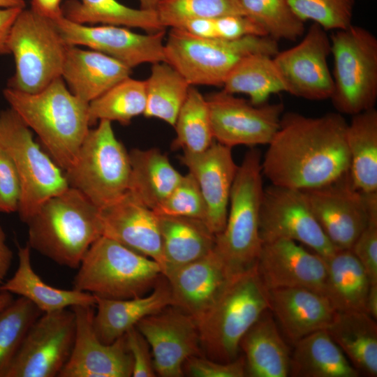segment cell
I'll list each match as a JSON object with an SVG mask.
<instances>
[{"mask_svg":"<svg viewBox=\"0 0 377 377\" xmlns=\"http://www.w3.org/2000/svg\"><path fill=\"white\" fill-rule=\"evenodd\" d=\"M348 123L340 113L309 117L283 114L261 161L271 184L305 190L327 184L349 172Z\"/></svg>","mask_w":377,"mask_h":377,"instance_id":"obj_1","label":"cell"},{"mask_svg":"<svg viewBox=\"0 0 377 377\" xmlns=\"http://www.w3.org/2000/svg\"><path fill=\"white\" fill-rule=\"evenodd\" d=\"M3 94L58 166L64 172L69 168L89 130V103L75 96L61 77L36 93L8 87Z\"/></svg>","mask_w":377,"mask_h":377,"instance_id":"obj_2","label":"cell"},{"mask_svg":"<svg viewBox=\"0 0 377 377\" xmlns=\"http://www.w3.org/2000/svg\"><path fill=\"white\" fill-rule=\"evenodd\" d=\"M24 223L31 249L71 269L102 236L100 209L71 187L47 199Z\"/></svg>","mask_w":377,"mask_h":377,"instance_id":"obj_3","label":"cell"},{"mask_svg":"<svg viewBox=\"0 0 377 377\" xmlns=\"http://www.w3.org/2000/svg\"><path fill=\"white\" fill-rule=\"evenodd\" d=\"M267 309L269 291L257 265L233 275L211 306L194 318L201 348L211 360L233 361L243 336Z\"/></svg>","mask_w":377,"mask_h":377,"instance_id":"obj_4","label":"cell"},{"mask_svg":"<svg viewBox=\"0 0 377 377\" xmlns=\"http://www.w3.org/2000/svg\"><path fill=\"white\" fill-rule=\"evenodd\" d=\"M261 154L251 149L237 171L225 228L216 235L214 249L232 275L257 265L263 242L259 232L264 191Z\"/></svg>","mask_w":377,"mask_h":377,"instance_id":"obj_5","label":"cell"},{"mask_svg":"<svg viewBox=\"0 0 377 377\" xmlns=\"http://www.w3.org/2000/svg\"><path fill=\"white\" fill-rule=\"evenodd\" d=\"M277 40L267 36L238 39L201 38L180 28H170L164 43L165 61L191 85L223 86L229 73L244 57L279 52Z\"/></svg>","mask_w":377,"mask_h":377,"instance_id":"obj_6","label":"cell"},{"mask_svg":"<svg viewBox=\"0 0 377 377\" xmlns=\"http://www.w3.org/2000/svg\"><path fill=\"white\" fill-rule=\"evenodd\" d=\"M161 275L155 260L102 235L81 260L73 288L102 298L130 299L145 295Z\"/></svg>","mask_w":377,"mask_h":377,"instance_id":"obj_7","label":"cell"},{"mask_svg":"<svg viewBox=\"0 0 377 377\" xmlns=\"http://www.w3.org/2000/svg\"><path fill=\"white\" fill-rule=\"evenodd\" d=\"M111 121L101 120L89 130L71 166L64 171L69 187L99 209L128 191L129 153L117 138Z\"/></svg>","mask_w":377,"mask_h":377,"instance_id":"obj_8","label":"cell"},{"mask_svg":"<svg viewBox=\"0 0 377 377\" xmlns=\"http://www.w3.org/2000/svg\"><path fill=\"white\" fill-rule=\"evenodd\" d=\"M67 45L51 19L23 8L9 34L8 48L15 72L8 87L27 93L38 92L61 77Z\"/></svg>","mask_w":377,"mask_h":377,"instance_id":"obj_9","label":"cell"},{"mask_svg":"<svg viewBox=\"0 0 377 377\" xmlns=\"http://www.w3.org/2000/svg\"><path fill=\"white\" fill-rule=\"evenodd\" d=\"M334 107L354 115L374 108L377 99V38L351 24L330 36Z\"/></svg>","mask_w":377,"mask_h":377,"instance_id":"obj_10","label":"cell"},{"mask_svg":"<svg viewBox=\"0 0 377 377\" xmlns=\"http://www.w3.org/2000/svg\"><path fill=\"white\" fill-rule=\"evenodd\" d=\"M0 147L11 158L20 178L17 213L25 223L47 199L69 186L64 170L40 148L32 131L10 108L0 112Z\"/></svg>","mask_w":377,"mask_h":377,"instance_id":"obj_11","label":"cell"},{"mask_svg":"<svg viewBox=\"0 0 377 377\" xmlns=\"http://www.w3.org/2000/svg\"><path fill=\"white\" fill-rule=\"evenodd\" d=\"M259 232L263 244L292 240L310 247L324 259L338 250L324 234L300 189L274 184L264 188Z\"/></svg>","mask_w":377,"mask_h":377,"instance_id":"obj_12","label":"cell"},{"mask_svg":"<svg viewBox=\"0 0 377 377\" xmlns=\"http://www.w3.org/2000/svg\"><path fill=\"white\" fill-rule=\"evenodd\" d=\"M75 332L71 308L43 313L29 329L6 377L58 376L71 355Z\"/></svg>","mask_w":377,"mask_h":377,"instance_id":"obj_13","label":"cell"},{"mask_svg":"<svg viewBox=\"0 0 377 377\" xmlns=\"http://www.w3.org/2000/svg\"><path fill=\"white\" fill-rule=\"evenodd\" d=\"M302 191L333 246L351 249L369 221L368 193L355 187L350 172L327 184Z\"/></svg>","mask_w":377,"mask_h":377,"instance_id":"obj_14","label":"cell"},{"mask_svg":"<svg viewBox=\"0 0 377 377\" xmlns=\"http://www.w3.org/2000/svg\"><path fill=\"white\" fill-rule=\"evenodd\" d=\"M206 98L214 138L229 147L268 145L280 127L281 103L254 105L223 90Z\"/></svg>","mask_w":377,"mask_h":377,"instance_id":"obj_15","label":"cell"},{"mask_svg":"<svg viewBox=\"0 0 377 377\" xmlns=\"http://www.w3.org/2000/svg\"><path fill=\"white\" fill-rule=\"evenodd\" d=\"M330 54V38L316 23L298 44L279 51L273 59L285 83L286 92L312 101L330 98L333 91L327 64Z\"/></svg>","mask_w":377,"mask_h":377,"instance_id":"obj_16","label":"cell"},{"mask_svg":"<svg viewBox=\"0 0 377 377\" xmlns=\"http://www.w3.org/2000/svg\"><path fill=\"white\" fill-rule=\"evenodd\" d=\"M52 20L67 45L87 46L131 68L144 63L165 61V30L141 34L121 26L77 24L64 15Z\"/></svg>","mask_w":377,"mask_h":377,"instance_id":"obj_17","label":"cell"},{"mask_svg":"<svg viewBox=\"0 0 377 377\" xmlns=\"http://www.w3.org/2000/svg\"><path fill=\"white\" fill-rule=\"evenodd\" d=\"M135 327L150 346L154 368L160 376H183L186 361L200 355L194 318L175 306L145 317Z\"/></svg>","mask_w":377,"mask_h":377,"instance_id":"obj_18","label":"cell"},{"mask_svg":"<svg viewBox=\"0 0 377 377\" xmlns=\"http://www.w3.org/2000/svg\"><path fill=\"white\" fill-rule=\"evenodd\" d=\"M95 306L71 307L75 332L71 355L59 377H129L133 361L123 335L107 344L98 337L94 326Z\"/></svg>","mask_w":377,"mask_h":377,"instance_id":"obj_19","label":"cell"},{"mask_svg":"<svg viewBox=\"0 0 377 377\" xmlns=\"http://www.w3.org/2000/svg\"><path fill=\"white\" fill-rule=\"evenodd\" d=\"M259 275L269 290L303 288L324 295L325 260L288 239L263 243L257 262Z\"/></svg>","mask_w":377,"mask_h":377,"instance_id":"obj_20","label":"cell"},{"mask_svg":"<svg viewBox=\"0 0 377 377\" xmlns=\"http://www.w3.org/2000/svg\"><path fill=\"white\" fill-rule=\"evenodd\" d=\"M200 188L206 206L205 223L214 234L225 228L230 191L238 165L231 147L214 141L200 153L184 151L180 158Z\"/></svg>","mask_w":377,"mask_h":377,"instance_id":"obj_21","label":"cell"},{"mask_svg":"<svg viewBox=\"0 0 377 377\" xmlns=\"http://www.w3.org/2000/svg\"><path fill=\"white\" fill-rule=\"evenodd\" d=\"M102 235L149 257L165 269L157 214L129 191L100 209Z\"/></svg>","mask_w":377,"mask_h":377,"instance_id":"obj_22","label":"cell"},{"mask_svg":"<svg viewBox=\"0 0 377 377\" xmlns=\"http://www.w3.org/2000/svg\"><path fill=\"white\" fill-rule=\"evenodd\" d=\"M231 274L214 249L205 256L169 272L168 282L173 305L197 317L220 295Z\"/></svg>","mask_w":377,"mask_h":377,"instance_id":"obj_23","label":"cell"},{"mask_svg":"<svg viewBox=\"0 0 377 377\" xmlns=\"http://www.w3.org/2000/svg\"><path fill=\"white\" fill-rule=\"evenodd\" d=\"M270 311L294 345L316 331L326 330L337 311L323 295L303 288L269 290Z\"/></svg>","mask_w":377,"mask_h":377,"instance_id":"obj_24","label":"cell"},{"mask_svg":"<svg viewBox=\"0 0 377 377\" xmlns=\"http://www.w3.org/2000/svg\"><path fill=\"white\" fill-rule=\"evenodd\" d=\"M131 69L98 51L68 45L61 77L75 96L89 103L130 77Z\"/></svg>","mask_w":377,"mask_h":377,"instance_id":"obj_25","label":"cell"},{"mask_svg":"<svg viewBox=\"0 0 377 377\" xmlns=\"http://www.w3.org/2000/svg\"><path fill=\"white\" fill-rule=\"evenodd\" d=\"M96 297V296H95ZM173 305L168 282H158L148 295L125 300L96 297L94 326L99 339L107 344L122 337L148 316Z\"/></svg>","mask_w":377,"mask_h":377,"instance_id":"obj_26","label":"cell"},{"mask_svg":"<svg viewBox=\"0 0 377 377\" xmlns=\"http://www.w3.org/2000/svg\"><path fill=\"white\" fill-rule=\"evenodd\" d=\"M239 348L245 354L246 374L251 377L289 376L290 353L270 309L245 333Z\"/></svg>","mask_w":377,"mask_h":377,"instance_id":"obj_27","label":"cell"},{"mask_svg":"<svg viewBox=\"0 0 377 377\" xmlns=\"http://www.w3.org/2000/svg\"><path fill=\"white\" fill-rule=\"evenodd\" d=\"M18 265L13 276L0 286L4 291L22 297L34 304L42 313L71 308L77 305L95 306L91 293L73 288L64 290L50 286L35 272L31 249L17 245Z\"/></svg>","mask_w":377,"mask_h":377,"instance_id":"obj_28","label":"cell"},{"mask_svg":"<svg viewBox=\"0 0 377 377\" xmlns=\"http://www.w3.org/2000/svg\"><path fill=\"white\" fill-rule=\"evenodd\" d=\"M157 216L165 261L164 276L214 249L216 235L203 221L186 216Z\"/></svg>","mask_w":377,"mask_h":377,"instance_id":"obj_29","label":"cell"},{"mask_svg":"<svg viewBox=\"0 0 377 377\" xmlns=\"http://www.w3.org/2000/svg\"><path fill=\"white\" fill-rule=\"evenodd\" d=\"M128 153V191L154 211L177 186L183 175L158 149H133Z\"/></svg>","mask_w":377,"mask_h":377,"instance_id":"obj_30","label":"cell"},{"mask_svg":"<svg viewBox=\"0 0 377 377\" xmlns=\"http://www.w3.org/2000/svg\"><path fill=\"white\" fill-rule=\"evenodd\" d=\"M376 320L363 311L337 312L326 329L351 364L372 377L377 376Z\"/></svg>","mask_w":377,"mask_h":377,"instance_id":"obj_31","label":"cell"},{"mask_svg":"<svg viewBox=\"0 0 377 377\" xmlns=\"http://www.w3.org/2000/svg\"><path fill=\"white\" fill-rule=\"evenodd\" d=\"M289 376L293 377H357L351 364L326 330L316 331L294 344Z\"/></svg>","mask_w":377,"mask_h":377,"instance_id":"obj_32","label":"cell"},{"mask_svg":"<svg viewBox=\"0 0 377 377\" xmlns=\"http://www.w3.org/2000/svg\"><path fill=\"white\" fill-rule=\"evenodd\" d=\"M325 260L327 279L324 295L334 309L337 312H365V301L371 283L352 251L337 250Z\"/></svg>","mask_w":377,"mask_h":377,"instance_id":"obj_33","label":"cell"},{"mask_svg":"<svg viewBox=\"0 0 377 377\" xmlns=\"http://www.w3.org/2000/svg\"><path fill=\"white\" fill-rule=\"evenodd\" d=\"M352 116L346 129L350 175L359 190L377 192V110L372 108Z\"/></svg>","mask_w":377,"mask_h":377,"instance_id":"obj_34","label":"cell"},{"mask_svg":"<svg viewBox=\"0 0 377 377\" xmlns=\"http://www.w3.org/2000/svg\"><path fill=\"white\" fill-rule=\"evenodd\" d=\"M63 15L81 24H102L144 29L147 33L165 30L156 10L136 9L117 0H68Z\"/></svg>","mask_w":377,"mask_h":377,"instance_id":"obj_35","label":"cell"},{"mask_svg":"<svg viewBox=\"0 0 377 377\" xmlns=\"http://www.w3.org/2000/svg\"><path fill=\"white\" fill-rule=\"evenodd\" d=\"M222 87L227 93L247 95L254 105L265 104L272 94L286 91L273 57L261 53L242 59L229 73Z\"/></svg>","mask_w":377,"mask_h":377,"instance_id":"obj_36","label":"cell"},{"mask_svg":"<svg viewBox=\"0 0 377 377\" xmlns=\"http://www.w3.org/2000/svg\"><path fill=\"white\" fill-rule=\"evenodd\" d=\"M151 64L150 75L145 80L146 106L143 114L174 126L191 85L168 62Z\"/></svg>","mask_w":377,"mask_h":377,"instance_id":"obj_37","label":"cell"},{"mask_svg":"<svg viewBox=\"0 0 377 377\" xmlns=\"http://www.w3.org/2000/svg\"><path fill=\"white\" fill-rule=\"evenodd\" d=\"M145 106L146 81L128 77L89 103V124L107 120L126 125L143 114Z\"/></svg>","mask_w":377,"mask_h":377,"instance_id":"obj_38","label":"cell"},{"mask_svg":"<svg viewBox=\"0 0 377 377\" xmlns=\"http://www.w3.org/2000/svg\"><path fill=\"white\" fill-rule=\"evenodd\" d=\"M176 137L172 147L189 153H200L214 141L208 102L191 86L175 120Z\"/></svg>","mask_w":377,"mask_h":377,"instance_id":"obj_39","label":"cell"},{"mask_svg":"<svg viewBox=\"0 0 377 377\" xmlns=\"http://www.w3.org/2000/svg\"><path fill=\"white\" fill-rule=\"evenodd\" d=\"M42 313L22 297L0 311V377H6L29 329Z\"/></svg>","mask_w":377,"mask_h":377,"instance_id":"obj_40","label":"cell"},{"mask_svg":"<svg viewBox=\"0 0 377 377\" xmlns=\"http://www.w3.org/2000/svg\"><path fill=\"white\" fill-rule=\"evenodd\" d=\"M246 16L276 40H295L304 32V22L293 12L287 0H240Z\"/></svg>","mask_w":377,"mask_h":377,"instance_id":"obj_41","label":"cell"},{"mask_svg":"<svg viewBox=\"0 0 377 377\" xmlns=\"http://www.w3.org/2000/svg\"><path fill=\"white\" fill-rule=\"evenodd\" d=\"M156 11L165 28H178L195 18L246 15L240 0H161Z\"/></svg>","mask_w":377,"mask_h":377,"instance_id":"obj_42","label":"cell"},{"mask_svg":"<svg viewBox=\"0 0 377 377\" xmlns=\"http://www.w3.org/2000/svg\"><path fill=\"white\" fill-rule=\"evenodd\" d=\"M303 22L311 20L326 31L345 29L352 24L355 0H287Z\"/></svg>","mask_w":377,"mask_h":377,"instance_id":"obj_43","label":"cell"},{"mask_svg":"<svg viewBox=\"0 0 377 377\" xmlns=\"http://www.w3.org/2000/svg\"><path fill=\"white\" fill-rule=\"evenodd\" d=\"M154 212L158 215L191 217L205 222V203L193 175L189 172L183 175L177 186Z\"/></svg>","mask_w":377,"mask_h":377,"instance_id":"obj_44","label":"cell"},{"mask_svg":"<svg viewBox=\"0 0 377 377\" xmlns=\"http://www.w3.org/2000/svg\"><path fill=\"white\" fill-rule=\"evenodd\" d=\"M369 221L351 251L364 267L371 284H377V192L369 193Z\"/></svg>","mask_w":377,"mask_h":377,"instance_id":"obj_45","label":"cell"},{"mask_svg":"<svg viewBox=\"0 0 377 377\" xmlns=\"http://www.w3.org/2000/svg\"><path fill=\"white\" fill-rule=\"evenodd\" d=\"M185 371L194 377H243L246 376L244 357L229 362H221L200 355L188 358L184 364Z\"/></svg>","mask_w":377,"mask_h":377,"instance_id":"obj_46","label":"cell"},{"mask_svg":"<svg viewBox=\"0 0 377 377\" xmlns=\"http://www.w3.org/2000/svg\"><path fill=\"white\" fill-rule=\"evenodd\" d=\"M21 197L20 178L9 155L0 147V212H17Z\"/></svg>","mask_w":377,"mask_h":377,"instance_id":"obj_47","label":"cell"},{"mask_svg":"<svg viewBox=\"0 0 377 377\" xmlns=\"http://www.w3.org/2000/svg\"><path fill=\"white\" fill-rule=\"evenodd\" d=\"M124 337L133 361L132 376H156L150 346L143 335L135 326L129 329Z\"/></svg>","mask_w":377,"mask_h":377,"instance_id":"obj_48","label":"cell"},{"mask_svg":"<svg viewBox=\"0 0 377 377\" xmlns=\"http://www.w3.org/2000/svg\"><path fill=\"white\" fill-rule=\"evenodd\" d=\"M216 37L227 40L247 36H267L264 30L246 15H228L214 19Z\"/></svg>","mask_w":377,"mask_h":377,"instance_id":"obj_49","label":"cell"},{"mask_svg":"<svg viewBox=\"0 0 377 377\" xmlns=\"http://www.w3.org/2000/svg\"><path fill=\"white\" fill-rule=\"evenodd\" d=\"M23 8H0V54H10L8 48V40L11 27Z\"/></svg>","mask_w":377,"mask_h":377,"instance_id":"obj_50","label":"cell"},{"mask_svg":"<svg viewBox=\"0 0 377 377\" xmlns=\"http://www.w3.org/2000/svg\"><path fill=\"white\" fill-rule=\"evenodd\" d=\"M215 18H195L185 22L180 27L188 33L201 38H217Z\"/></svg>","mask_w":377,"mask_h":377,"instance_id":"obj_51","label":"cell"},{"mask_svg":"<svg viewBox=\"0 0 377 377\" xmlns=\"http://www.w3.org/2000/svg\"><path fill=\"white\" fill-rule=\"evenodd\" d=\"M61 0H32L31 8L40 15L51 20L63 16Z\"/></svg>","mask_w":377,"mask_h":377,"instance_id":"obj_52","label":"cell"},{"mask_svg":"<svg viewBox=\"0 0 377 377\" xmlns=\"http://www.w3.org/2000/svg\"><path fill=\"white\" fill-rule=\"evenodd\" d=\"M13 260V251L6 242V234L0 225V286L10 270Z\"/></svg>","mask_w":377,"mask_h":377,"instance_id":"obj_53","label":"cell"},{"mask_svg":"<svg viewBox=\"0 0 377 377\" xmlns=\"http://www.w3.org/2000/svg\"><path fill=\"white\" fill-rule=\"evenodd\" d=\"M365 312L374 319H377V284H371L366 301Z\"/></svg>","mask_w":377,"mask_h":377,"instance_id":"obj_54","label":"cell"},{"mask_svg":"<svg viewBox=\"0 0 377 377\" xmlns=\"http://www.w3.org/2000/svg\"><path fill=\"white\" fill-rule=\"evenodd\" d=\"M24 0H0V8H24Z\"/></svg>","mask_w":377,"mask_h":377,"instance_id":"obj_55","label":"cell"},{"mask_svg":"<svg viewBox=\"0 0 377 377\" xmlns=\"http://www.w3.org/2000/svg\"><path fill=\"white\" fill-rule=\"evenodd\" d=\"M141 9L148 10H156L161 0H138Z\"/></svg>","mask_w":377,"mask_h":377,"instance_id":"obj_56","label":"cell"},{"mask_svg":"<svg viewBox=\"0 0 377 377\" xmlns=\"http://www.w3.org/2000/svg\"><path fill=\"white\" fill-rule=\"evenodd\" d=\"M13 300L11 293L0 291V311L8 305Z\"/></svg>","mask_w":377,"mask_h":377,"instance_id":"obj_57","label":"cell"}]
</instances>
